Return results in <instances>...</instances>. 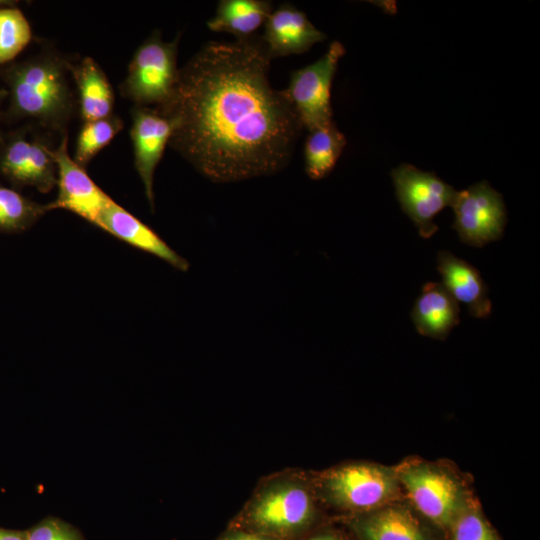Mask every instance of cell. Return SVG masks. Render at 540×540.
<instances>
[{"mask_svg": "<svg viewBox=\"0 0 540 540\" xmlns=\"http://www.w3.org/2000/svg\"><path fill=\"white\" fill-rule=\"evenodd\" d=\"M346 145V138L331 122L309 131L304 146L305 171L313 180L327 176Z\"/></svg>", "mask_w": 540, "mask_h": 540, "instance_id": "20", "label": "cell"}, {"mask_svg": "<svg viewBox=\"0 0 540 540\" xmlns=\"http://www.w3.org/2000/svg\"><path fill=\"white\" fill-rule=\"evenodd\" d=\"M222 540H270L269 538L254 533H234L224 537Z\"/></svg>", "mask_w": 540, "mask_h": 540, "instance_id": "26", "label": "cell"}, {"mask_svg": "<svg viewBox=\"0 0 540 540\" xmlns=\"http://www.w3.org/2000/svg\"><path fill=\"white\" fill-rule=\"evenodd\" d=\"M309 540H342L341 538H339L338 536L336 535H333V534H321V535H317Z\"/></svg>", "mask_w": 540, "mask_h": 540, "instance_id": "28", "label": "cell"}, {"mask_svg": "<svg viewBox=\"0 0 540 540\" xmlns=\"http://www.w3.org/2000/svg\"><path fill=\"white\" fill-rule=\"evenodd\" d=\"M26 540H81L75 529L56 519H46L25 533Z\"/></svg>", "mask_w": 540, "mask_h": 540, "instance_id": "25", "label": "cell"}, {"mask_svg": "<svg viewBox=\"0 0 540 540\" xmlns=\"http://www.w3.org/2000/svg\"><path fill=\"white\" fill-rule=\"evenodd\" d=\"M415 508L436 525L451 526L464 509L462 490L445 471L426 464H411L398 473Z\"/></svg>", "mask_w": 540, "mask_h": 540, "instance_id": "8", "label": "cell"}, {"mask_svg": "<svg viewBox=\"0 0 540 540\" xmlns=\"http://www.w3.org/2000/svg\"><path fill=\"white\" fill-rule=\"evenodd\" d=\"M353 529L361 540H431L408 510L396 506L368 512Z\"/></svg>", "mask_w": 540, "mask_h": 540, "instance_id": "18", "label": "cell"}, {"mask_svg": "<svg viewBox=\"0 0 540 540\" xmlns=\"http://www.w3.org/2000/svg\"><path fill=\"white\" fill-rule=\"evenodd\" d=\"M450 527L452 540H498L484 518L472 509H463Z\"/></svg>", "mask_w": 540, "mask_h": 540, "instance_id": "24", "label": "cell"}, {"mask_svg": "<svg viewBox=\"0 0 540 540\" xmlns=\"http://www.w3.org/2000/svg\"><path fill=\"white\" fill-rule=\"evenodd\" d=\"M451 207L455 213L453 228L463 243L483 247L502 237L505 204L502 195L486 181L458 191Z\"/></svg>", "mask_w": 540, "mask_h": 540, "instance_id": "9", "label": "cell"}, {"mask_svg": "<svg viewBox=\"0 0 540 540\" xmlns=\"http://www.w3.org/2000/svg\"><path fill=\"white\" fill-rule=\"evenodd\" d=\"M325 38L304 12L283 3L266 19L261 40L272 59L304 53Z\"/></svg>", "mask_w": 540, "mask_h": 540, "instance_id": "13", "label": "cell"}, {"mask_svg": "<svg viewBox=\"0 0 540 540\" xmlns=\"http://www.w3.org/2000/svg\"><path fill=\"white\" fill-rule=\"evenodd\" d=\"M67 143V135H63L57 149L52 150L57 167L58 194L53 202L47 204V208L49 211H71L95 225L111 198L95 184L85 168L69 155Z\"/></svg>", "mask_w": 540, "mask_h": 540, "instance_id": "10", "label": "cell"}, {"mask_svg": "<svg viewBox=\"0 0 540 540\" xmlns=\"http://www.w3.org/2000/svg\"><path fill=\"white\" fill-rule=\"evenodd\" d=\"M262 40L206 43L180 69L169 103V145L214 182L274 174L302 129L283 91L269 81Z\"/></svg>", "mask_w": 540, "mask_h": 540, "instance_id": "1", "label": "cell"}, {"mask_svg": "<svg viewBox=\"0 0 540 540\" xmlns=\"http://www.w3.org/2000/svg\"><path fill=\"white\" fill-rule=\"evenodd\" d=\"M172 132L171 120L157 109L144 106L133 108L130 136L133 144L134 165L152 210L154 209V172L169 144Z\"/></svg>", "mask_w": 540, "mask_h": 540, "instance_id": "11", "label": "cell"}, {"mask_svg": "<svg viewBox=\"0 0 540 540\" xmlns=\"http://www.w3.org/2000/svg\"><path fill=\"white\" fill-rule=\"evenodd\" d=\"M122 128V120L115 115L84 122L77 137L74 160L85 168L97 153L112 141Z\"/></svg>", "mask_w": 540, "mask_h": 540, "instance_id": "22", "label": "cell"}, {"mask_svg": "<svg viewBox=\"0 0 540 540\" xmlns=\"http://www.w3.org/2000/svg\"><path fill=\"white\" fill-rule=\"evenodd\" d=\"M437 269L443 285L457 302L466 304L470 315L487 318L492 311L488 289L479 271L448 251L437 256Z\"/></svg>", "mask_w": 540, "mask_h": 540, "instance_id": "15", "label": "cell"}, {"mask_svg": "<svg viewBox=\"0 0 540 540\" xmlns=\"http://www.w3.org/2000/svg\"><path fill=\"white\" fill-rule=\"evenodd\" d=\"M0 540H26L25 533L0 529Z\"/></svg>", "mask_w": 540, "mask_h": 540, "instance_id": "27", "label": "cell"}, {"mask_svg": "<svg viewBox=\"0 0 540 540\" xmlns=\"http://www.w3.org/2000/svg\"><path fill=\"white\" fill-rule=\"evenodd\" d=\"M0 171L17 186H31L48 193L57 184V167L43 141L17 136L0 155Z\"/></svg>", "mask_w": 540, "mask_h": 540, "instance_id": "12", "label": "cell"}, {"mask_svg": "<svg viewBox=\"0 0 540 540\" xmlns=\"http://www.w3.org/2000/svg\"><path fill=\"white\" fill-rule=\"evenodd\" d=\"M397 199L421 237L428 239L438 230L435 216L452 206L457 190L433 172H424L410 164H401L391 172Z\"/></svg>", "mask_w": 540, "mask_h": 540, "instance_id": "7", "label": "cell"}, {"mask_svg": "<svg viewBox=\"0 0 540 540\" xmlns=\"http://www.w3.org/2000/svg\"><path fill=\"white\" fill-rule=\"evenodd\" d=\"M398 483V474L389 468L357 463L328 471L322 480V490L336 506L370 512L394 498Z\"/></svg>", "mask_w": 540, "mask_h": 540, "instance_id": "4", "label": "cell"}, {"mask_svg": "<svg viewBox=\"0 0 540 540\" xmlns=\"http://www.w3.org/2000/svg\"><path fill=\"white\" fill-rule=\"evenodd\" d=\"M344 54V46L334 41L321 58L291 74L283 93L302 128L311 131L333 122L331 86L339 59Z\"/></svg>", "mask_w": 540, "mask_h": 540, "instance_id": "5", "label": "cell"}, {"mask_svg": "<svg viewBox=\"0 0 540 540\" xmlns=\"http://www.w3.org/2000/svg\"><path fill=\"white\" fill-rule=\"evenodd\" d=\"M272 11V2L266 0H221L207 26L214 32H227L237 39H247L264 25Z\"/></svg>", "mask_w": 540, "mask_h": 540, "instance_id": "19", "label": "cell"}, {"mask_svg": "<svg viewBox=\"0 0 540 540\" xmlns=\"http://www.w3.org/2000/svg\"><path fill=\"white\" fill-rule=\"evenodd\" d=\"M31 27L21 10L0 8V64L14 59L30 42Z\"/></svg>", "mask_w": 540, "mask_h": 540, "instance_id": "23", "label": "cell"}, {"mask_svg": "<svg viewBox=\"0 0 540 540\" xmlns=\"http://www.w3.org/2000/svg\"><path fill=\"white\" fill-rule=\"evenodd\" d=\"M12 5H13L12 1L0 0V8L5 7V6H12Z\"/></svg>", "mask_w": 540, "mask_h": 540, "instance_id": "29", "label": "cell"}, {"mask_svg": "<svg viewBox=\"0 0 540 540\" xmlns=\"http://www.w3.org/2000/svg\"><path fill=\"white\" fill-rule=\"evenodd\" d=\"M48 211L47 204L36 203L17 191L0 185V232L25 231Z\"/></svg>", "mask_w": 540, "mask_h": 540, "instance_id": "21", "label": "cell"}, {"mask_svg": "<svg viewBox=\"0 0 540 540\" xmlns=\"http://www.w3.org/2000/svg\"><path fill=\"white\" fill-rule=\"evenodd\" d=\"M180 36L172 41H163L155 31L135 51L126 78L120 86L122 96L136 106L154 105L161 109L171 100L179 71L177 67Z\"/></svg>", "mask_w": 540, "mask_h": 540, "instance_id": "3", "label": "cell"}, {"mask_svg": "<svg viewBox=\"0 0 540 540\" xmlns=\"http://www.w3.org/2000/svg\"><path fill=\"white\" fill-rule=\"evenodd\" d=\"M459 313V303L444 285L428 282L413 306L411 318L421 335L444 340L458 325Z\"/></svg>", "mask_w": 540, "mask_h": 540, "instance_id": "16", "label": "cell"}, {"mask_svg": "<svg viewBox=\"0 0 540 540\" xmlns=\"http://www.w3.org/2000/svg\"><path fill=\"white\" fill-rule=\"evenodd\" d=\"M313 515L314 503L309 489L292 478L269 482L254 495L248 507L251 523L274 534L301 530L310 523Z\"/></svg>", "mask_w": 540, "mask_h": 540, "instance_id": "6", "label": "cell"}, {"mask_svg": "<svg viewBox=\"0 0 540 540\" xmlns=\"http://www.w3.org/2000/svg\"><path fill=\"white\" fill-rule=\"evenodd\" d=\"M95 225L118 239L166 261L180 271L189 269L186 259L171 249L150 227L112 199Z\"/></svg>", "mask_w": 540, "mask_h": 540, "instance_id": "14", "label": "cell"}, {"mask_svg": "<svg viewBox=\"0 0 540 540\" xmlns=\"http://www.w3.org/2000/svg\"><path fill=\"white\" fill-rule=\"evenodd\" d=\"M67 66L77 85L79 109L84 122L113 115V89L98 63L93 58L84 57L77 63L67 61Z\"/></svg>", "mask_w": 540, "mask_h": 540, "instance_id": "17", "label": "cell"}, {"mask_svg": "<svg viewBox=\"0 0 540 540\" xmlns=\"http://www.w3.org/2000/svg\"><path fill=\"white\" fill-rule=\"evenodd\" d=\"M67 61L43 53L6 73L12 111L53 131H63L74 110Z\"/></svg>", "mask_w": 540, "mask_h": 540, "instance_id": "2", "label": "cell"}]
</instances>
